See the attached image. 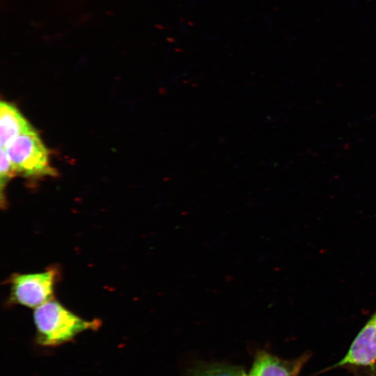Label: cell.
<instances>
[{"mask_svg": "<svg viewBox=\"0 0 376 376\" xmlns=\"http://www.w3.org/2000/svg\"><path fill=\"white\" fill-rule=\"evenodd\" d=\"M17 173L4 148H1L0 156V185L1 205L3 206V190L8 180Z\"/></svg>", "mask_w": 376, "mask_h": 376, "instance_id": "52a82bcc", "label": "cell"}, {"mask_svg": "<svg viewBox=\"0 0 376 376\" xmlns=\"http://www.w3.org/2000/svg\"><path fill=\"white\" fill-rule=\"evenodd\" d=\"M58 275L56 267L38 273L14 274L10 279V302L36 308L52 299Z\"/></svg>", "mask_w": 376, "mask_h": 376, "instance_id": "3957f363", "label": "cell"}, {"mask_svg": "<svg viewBox=\"0 0 376 376\" xmlns=\"http://www.w3.org/2000/svg\"><path fill=\"white\" fill-rule=\"evenodd\" d=\"M346 368L361 376H376V311L363 325L339 361L321 373Z\"/></svg>", "mask_w": 376, "mask_h": 376, "instance_id": "277c9868", "label": "cell"}, {"mask_svg": "<svg viewBox=\"0 0 376 376\" xmlns=\"http://www.w3.org/2000/svg\"><path fill=\"white\" fill-rule=\"evenodd\" d=\"M33 321L36 342L56 347L72 340L77 334L100 327L97 320H86L56 300L51 299L35 308Z\"/></svg>", "mask_w": 376, "mask_h": 376, "instance_id": "6da1fadb", "label": "cell"}, {"mask_svg": "<svg viewBox=\"0 0 376 376\" xmlns=\"http://www.w3.org/2000/svg\"><path fill=\"white\" fill-rule=\"evenodd\" d=\"M248 376H249V375H248Z\"/></svg>", "mask_w": 376, "mask_h": 376, "instance_id": "ba28073f", "label": "cell"}, {"mask_svg": "<svg viewBox=\"0 0 376 376\" xmlns=\"http://www.w3.org/2000/svg\"><path fill=\"white\" fill-rule=\"evenodd\" d=\"M33 127L12 104L0 103V145L6 149L19 134Z\"/></svg>", "mask_w": 376, "mask_h": 376, "instance_id": "8992f818", "label": "cell"}, {"mask_svg": "<svg viewBox=\"0 0 376 376\" xmlns=\"http://www.w3.org/2000/svg\"><path fill=\"white\" fill-rule=\"evenodd\" d=\"M5 150L17 173L26 177L55 174L48 150L33 127L19 134Z\"/></svg>", "mask_w": 376, "mask_h": 376, "instance_id": "7a4b0ae2", "label": "cell"}, {"mask_svg": "<svg viewBox=\"0 0 376 376\" xmlns=\"http://www.w3.org/2000/svg\"><path fill=\"white\" fill-rule=\"evenodd\" d=\"M310 358L305 353L301 357L285 360L268 352L261 351L256 356L249 376H297Z\"/></svg>", "mask_w": 376, "mask_h": 376, "instance_id": "5b68a950", "label": "cell"}]
</instances>
